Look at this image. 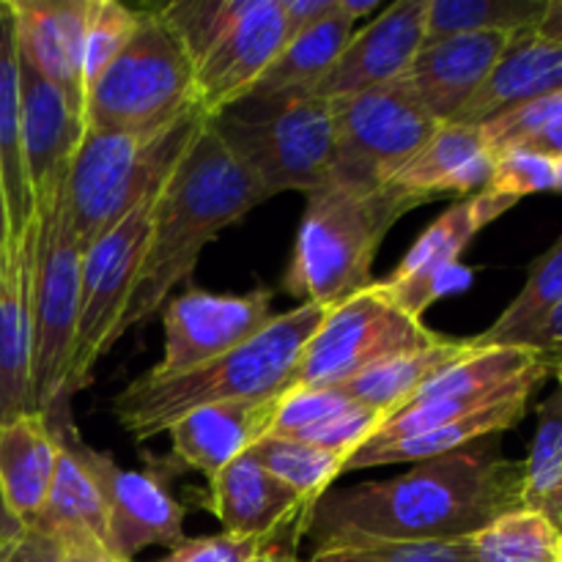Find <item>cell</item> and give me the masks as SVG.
Masks as SVG:
<instances>
[{
  "mask_svg": "<svg viewBox=\"0 0 562 562\" xmlns=\"http://www.w3.org/2000/svg\"><path fill=\"white\" fill-rule=\"evenodd\" d=\"M280 395L201 406L168 428L173 439V459L184 470L217 475L223 467L269 437Z\"/></svg>",
  "mask_w": 562,
  "mask_h": 562,
  "instance_id": "obj_21",
  "label": "cell"
},
{
  "mask_svg": "<svg viewBox=\"0 0 562 562\" xmlns=\"http://www.w3.org/2000/svg\"><path fill=\"white\" fill-rule=\"evenodd\" d=\"M206 505L220 519L223 532L250 538L274 536L311 508L278 477L269 475L250 453H241L209 477Z\"/></svg>",
  "mask_w": 562,
  "mask_h": 562,
  "instance_id": "obj_22",
  "label": "cell"
},
{
  "mask_svg": "<svg viewBox=\"0 0 562 562\" xmlns=\"http://www.w3.org/2000/svg\"><path fill=\"white\" fill-rule=\"evenodd\" d=\"M0 170H3L5 206L11 239L33 223V201L22 159V88L16 20L11 0H0Z\"/></svg>",
  "mask_w": 562,
  "mask_h": 562,
  "instance_id": "obj_28",
  "label": "cell"
},
{
  "mask_svg": "<svg viewBox=\"0 0 562 562\" xmlns=\"http://www.w3.org/2000/svg\"><path fill=\"white\" fill-rule=\"evenodd\" d=\"M269 289L247 294H209L187 289L162 307L165 355L151 376H176L217 360L256 338L274 318Z\"/></svg>",
  "mask_w": 562,
  "mask_h": 562,
  "instance_id": "obj_13",
  "label": "cell"
},
{
  "mask_svg": "<svg viewBox=\"0 0 562 562\" xmlns=\"http://www.w3.org/2000/svg\"><path fill=\"white\" fill-rule=\"evenodd\" d=\"M562 302V236L536 258L525 285L497 322L472 338L475 346H525L543 318Z\"/></svg>",
  "mask_w": 562,
  "mask_h": 562,
  "instance_id": "obj_32",
  "label": "cell"
},
{
  "mask_svg": "<svg viewBox=\"0 0 562 562\" xmlns=\"http://www.w3.org/2000/svg\"><path fill=\"white\" fill-rule=\"evenodd\" d=\"M263 201H269L263 187L209 119L154 203L124 333L162 311L170 291L195 272L203 247Z\"/></svg>",
  "mask_w": 562,
  "mask_h": 562,
  "instance_id": "obj_2",
  "label": "cell"
},
{
  "mask_svg": "<svg viewBox=\"0 0 562 562\" xmlns=\"http://www.w3.org/2000/svg\"><path fill=\"white\" fill-rule=\"evenodd\" d=\"M140 11L126 9L115 0H88L86 38H82V102L93 82L126 47L137 31Z\"/></svg>",
  "mask_w": 562,
  "mask_h": 562,
  "instance_id": "obj_38",
  "label": "cell"
},
{
  "mask_svg": "<svg viewBox=\"0 0 562 562\" xmlns=\"http://www.w3.org/2000/svg\"><path fill=\"white\" fill-rule=\"evenodd\" d=\"M351 36H355V22L335 9V14H329L327 20L283 44L278 58L263 71V77L256 82L247 99L272 104L294 97H307L327 77V71L333 69Z\"/></svg>",
  "mask_w": 562,
  "mask_h": 562,
  "instance_id": "obj_29",
  "label": "cell"
},
{
  "mask_svg": "<svg viewBox=\"0 0 562 562\" xmlns=\"http://www.w3.org/2000/svg\"><path fill=\"white\" fill-rule=\"evenodd\" d=\"M58 538L66 562H130L113 552L104 541L91 532H49Z\"/></svg>",
  "mask_w": 562,
  "mask_h": 562,
  "instance_id": "obj_46",
  "label": "cell"
},
{
  "mask_svg": "<svg viewBox=\"0 0 562 562\" xmlns=\"http://www.w3.org/2000/svg\"><path fill=\"white\" fill-rule=\"evenodd\" d=\"M554 190L562 192V157L554 159Z\"/></svg>",
  "mask_w": 562,
  "mask_h": 562,
  "instance_id": "obj_53",
  "label": "cell"
},
{
  "mask_svg": "<svg viewBox=\"0 0 562 562\" xmlns=\"http://www.w3.org/2000/svg\"><path fill=\"white\" fill-rule=\"evenodd\" d=\"M514 36L516 33L488 31L426 42L395 86L409 93L437 124H453Z\"/></svg>",
  "mask_w": 562,
  "mask_h": 562,
  "instance_id": "obj_17",
  "label": "cell"
},
{
  "mask_svg": "<svg viewBox=\"0 0 562 562\" xmlns=\"http://www.w3.org/2000/svg\"><path fill=\"white\" fill-rule=\"evenodd\" d=\"M31 280V404L53 417L64 406L80 305L82 247L71 231L66 195L47 217H36Z\"/></svg>",
  "mask_w": 562,
  "mask_h": 562,
  "instance_id": "obj_8",
  "label": "cell"
},
{
  "mask_svg": "<svg viewBox=\"0 0 562 562\" xmlns=\"http://www.w3.org/2000/svg\"><path fill=\"white\" fill-rule=\"evenodd\" d=\"M384 420L387 415L357 404L338 387H296L280 395L269 437L296 439L349 459Z\"/></svg>",
  "mask_w": 562,
  "mask_h": 562,
  "instance_id": "obj_23",
  "label": "cell"
},
{
  "mask_svg": "<svg viewBox=\"0 0 562 562\" xmlns=\"http://www.w3.org/2000/svg\"><path fill=\"white\" fill-rule=\"evenodd\" d=\"M543 9L547 0H428L426 42L464 33L532 31Z\"/></svg>",
  "mask_w": 562,
  "mask_h": 562,
  "instance_id": "obj_34",
  "label": "cell"
},
{
  "mask_svg": "<svg viewBox=\"0 0 562 562\" xmlns=\"http://www.w3.org/2000/svg\"><path fill=\"white\" fill-rule=\"evenodd\" d=\"M239 9L241 0H192V3L159 5L157 11L165 25L173 31V36L179 38L181 49L195 69L198 60L209 53L220 33L234 22Z\"/></svg>",
  "mask_w": 562,
  "mask_h": 562,
  "instance_id": "obj_39",
  "label": "cell"
},
{
  "mask_svg": "<svg viewBox=\"0 0 562 562\" xmlns=\"http://www.w3.org/2000/svg\"><path fill=\"white\" fill-rule=\"evenodd\" d=\"M558 562H562V547H560V554H558Z\"/></svg>",
  "mask_w": 562,
  "mask_h": 562,
  "instance_id": "obj_54",
  "label": "cell"
},
{
  "mask_svg": "<svg viewBox=\"0 0 562 562\" xmlns=\"http://www.w3.org/2000/svg\"><path fill=\"white\" fill-rule=\"evenodd\" d=\"M376 9H379L376 0H362V3H357V0H338V11L344 16H349L351 22H360L362 16H368Z\"/></svg>",
  "mask_w": 562,
  "mask_h": 562,
  "instance_id": "obj_50",
  "label": "cell"
},
{
  "mask_svg": "<svg viewBox=\"0 0 562 562\" xmlns=\"http://www.w3.org/2000/svg\"><path fill=\"white\" fill-rule=\"evenodd\" d=\"M20 530H22V521L11 514L9 505H5L3 492H0V543L9 541V538H14Z\"/></svg>",
  "mask_w": 562,
  "mask_h": 562,
  "instance_id": "obj_51",
  "label": "cell"
},
{
  "mask_svg": "<svg viewBox=\"0 0 562 562\" xmlns=\"http://www.w3.org/2000/svg\"><path fill=\"white\" fill-rule=\"evenodd\" d=\"M58 450L53 420L42 412L0 423V492L22 525H31L44 508Z\"/></svg>",
  "mask_w": 562,
  "mask_h": 562,
  "instance_id": "obj_26",
  "label": "cell"
},
{
  "mask_svg": "<svg viewBox=\"0 0 562 562\" xmlns=\"http://www.w3.org/2000/svg\"><path fill=\"white\" fill-rule=\"evenodd\" d=\"M335 102V162L327 184L382 190L415 159L442 124L395 82Z\"/></svg>",
  "mask_w": 562,
  "mask_h": 562,
  "instance_id": "obj_11",
  "label": "cell"
},
{
  "mask_svg": "<svg viewBox=\"0 0 562 562\" xmlns=\"http://www.w3.org/2000/svg\"><path fill=\"white\" fill-rule=\"evenodd\" d=\"M60 445L77 456L102 497L108 541L119 558L130 560L148 547L176 549L184 541V505L148 472L119 467L110 453L88 448L71 426L55 428Z\"/></svg>",
  "mask_w": 562,
  "mask_h": 562,
  "instance_id": "obj_12",
  "label": "cell"
},
{
  "mask_svg": "<svg viewBox=\"0 0 562 562\" xmlns=\"http://www.w3.org/2000/svg\"><path fill=\"white\" fill-rule=\"evenodd\" d=\"M488 192L521 201L532 192L554 190V159L527 148H505L494 157V173L486 184Z\"/></svg>",
  "mask_w": 562,
  "mask_h": 562,
  "instance_id": "obj_40",
  "label": "cell"
},
{
  "mask_svg": "<svg viewBox=\"0 0 562 562\" xmlns=\"http://www.w3.org/2000/svg\"><path fill=\"white\" fill-rule=\"evenodd\" d=\"M285 44L280 0H241L239 14L195 64V108L206 119L247 99Z\"/></svg>",
  "mask_w": 562,
  "mask_h": 562,
  "instance_id": "obj_15",
  "label": "cell"
},
{
  "mask_svg": "<svg viewBox=\"0 0 562 562\" xmlns=\"http://www.w3.org/2000/svg\"><path fill=\"white\" fill-rule=\"evenodd\" d=\"M291 525H294V521H291ZM280 536H283V530H280L274 538H269V541L263 543V547L258 549V552L252 554V558L247 560V562H296L294 547H296V538H300V536L291 538L289 543L280 541Z\"/></svg>",
  "mask_w": 562,
  "mask_h": 562,
  "instance_id": "obj_48",
  "label": "cell"
},
{
  "mask_svg": "<svg viewBox=\"0 0 562 562\" xmlns=\"http://www.w3.org/2000/svg\"><path fill=\"white\" fill-rule=\"evenodd\" d=\"M278 536V532H274ZM269 536V538H274ZM269 538L234 536V532H220V536L190 538L181 541L173 552L159 562H247Z\"/></svg>",
  "mask_w": 562,
  "mask_h": 562,
  "instance_id": "obj_42",
  "label": "cell"
},
{
  "mask_svg": "<svg viewBox=\"0 0 562 562\" xmlns=\"http://www.w3.org/2000/svg\"><path fill=\"white\" fill-rule=\"evenodd\" d=\"M475 562H558L562 532L547 516L516 508L470 536Z\"/></svg>",
  "mask_w": 562,
  "mask_h": 562,
  "instance_id": "obj_36",
  "label": "cell"
},
{
  "mask_svg": "<svg viewBox=\"0 0 562 562\" xmlns=\"http://www.w3.org/2000/svg\"><path fill=\"white\" fill-rule=\"evenodd\" d=\"M494 157L481 126L442 124L431 140L415 154L409 165L395 176L393 184L426 195H475L486 190L494 173Z\"/></svg>",
  "mask_w": 562,
  "mask_h": 562,
  "instance_id": "obj_25",
  "label": "cell"
},
{
  "mask_svg": "<svg viewBox=\"0 0 562 562\" xmlns=\"http://www.w3.org/2000/svg\"><path fill=\"white\" fill-rule=\"evenodd\" d=\"M212 121L269 198L311 195L329 181L338 140L333 99L307 93L272 102L258 119L223 113Z\"/></svg>",
  "mask_w": 562,
  "mask_h": 562,
  "instance_id": "obj_7",
  "label": "cell"
},
{
  "mask_svg": "<svg viewBox=\"0 0 562 562\" xmlns=\"http://www.w3.org/2000/svg\"><path fill=\"white\" fill-rule=\"evenodd\" d=\"M0 562H66L58 538L38 527L22 525L14 538L0 543Z\"/></svg>",
  "mask_w": 562,
  "mask_h": 562,
  "instance_id": "obj_43",
  "label": "cell"
},
{
  "mask_svg": "<svg viewBox=\"0 0 562 562\" xmlns=\"http://www.w3.org/2000/svg\"><path fill=\"white\" fill-rule=\"evenodd\" d=\"M22 88V159L33 217H47L66 195L71 157L80 143L82 124L64 93L49 86L20 55Z\"/></svg>",
  "mask_w": 562,
  "mask_h": 562,
  "instance_id": "obj_16",
  "label": "cell"
},
{
  "mask_svg": "<svg viewBox=\"0 0 562 562\" xmlns=\"http://www.w3.org/2000/svg\"><path fill=\"white\" fill-rule=\"evenodd\" d=\"M521 508L547 516L562 532V379L538 406V426L521 461Z\"/></svg>",
  "mask_w": 562,
  "mask_h": 562,
  "instance_id": "obj_31",
  "label": "cell"
},
{
  "mask_svg": "<svg viewBox=\"0 0 562 562\" xmlns=\"http://www.w3.org/2000/svg\"><path fill=\"white\" fill-rule=\"evenodd\" d=\"M521 508V464L492 437L390 481L327 492L307 516L316 547L344 541H459Z\"/></svg>",
  "mask_w": 562,
  "mask_h": 562,
  "instance_id": "obj_1",
  "label": "cell"
},
{
  "mask_svg": "<svg viewBox=\"0 0 562 562\" xmlns=\"http://www.w3.org/2000/svg\"><path fill=\"white\" fill-rule=\"evenodd\" d=\"M329 311L333 305L305 302L285 313H274L272 322L256 338L206 366L176 376L143 373L115 395L110 409L135 442H148L159 434H168L176 420L201 406L285 393L302 349Z\"/></svg>",
  "mask_w": 562,
  "mask_h": 562,
  "instance_id": "obj_3",
  "label": "cell"
},
{
  "mask_svg": "<svg viewBox=\"0 0 562 562\" xmlns=\"http://www.w3.org/2000/svg\"><path fill=\"white\" fill-rule=\"evenodd\" d=\"M558 119H562V91L530 99V102L519 104V108L508 110V113L481 124V132L483 137H486L488 148L497 154L505 151V148L519 146V143H525L527 137L547 130V126Z\"/></svg>",
  "mask_w": 562,
  "mask_h": 562,
  "instance_id": "obj_41",
  "label": "cell"
},
{
  "mask_svg": "<svg viewBox=\"0 0 562 562\" xmlns=\"http://www.w3.org/2000/svg\"><path fill=\"white\" fill-rule=\"evenodd\" d=\"M472 349H475L472 338H448V335H442L431 346H423V349H412L404 351V355L390 357V360H382L379 366L362 371L360 376L338 384V390H344L357 404L371 406V409L390 417L398 409H404L412 401V395L428 379L437 376L442 368H448L459 357L470 355Z\"/></svg>",
  "mask_w": 562,
  "mask_h": 562,
  "instance_id": "obj_30",
  "label": "cell"
},
{
  "mask_svg": "<svg viewBox=\"0 0 562 562\" xmlns=\"http://www.w3.org/2000/svg\"><path fill=\"white\" fill-rule=\"evenodd\" d=\"M305 562H475L470 538L459 541H344L316 547Z\"/></svg>",
  "mask_w": 562,
  "mask_h": 562,
  "instance_id": "obj_37",
  "label": "cell"
},
{
  "mask_svg": "<svg viewBox=\"0 0 562 562\" xmlns=\"http://www.w3.org/2000/svg\"><path fill=\"white\" fill-rule=\"evenodd\" d=\"M190 58L157 9L140 22L113 64L88 88L82 130L154 132L195 108Z\"/></svg>",
  "mask_w": 562,
  "mask_h": 562,
  "instance_id": "obj_6",
  "label": "cell"
},
{
  "mask_svg": "<svg viewBox=\"0 0 562 562\" xmlns=\"http://www.w3.org/2000/svg\"><path fill=\"white\" fill-rule=\"evenodd\" d=\"M514 148H527V151L543 154V157H549V159H560L562 157V119L552 121L547 130H541L538 135L527 137L525 143H519V146H514Z\"/></svg>",
  "mask_w": 562,
  "mask_h": 562,
  "instance_id": "obj_47",
  "label": "cell"
},
{
  "mask_svg": "<svg viewBox=\"0 0 562 562\" xmlns=\"http://www.w3.org/2000/svg\"><path fill=\"white\" fill-rule=\"evenodd\" d=\"M159 190L143 198L108 234L99 236L82 252L77 333L64 387V404L91 384L93 368L124 335L126 305H130L132 289H135Z\"/></svg>",
  "mask_w": 562,
  "mask_h": 562,
  "instance_id": "obj_10",
  "label": "cell"
},
{
  "mask_svg": "<svg viewBox=\"0 0 562 562\" xmlns=\"http://www.w3.org/2000/svg\"><path fill=\"white\" fill-rule=\"evenodd\" d=\"M516 203L519 201H514V198L494 195L488 190L461 198L442 217L434 220L423 231L420 239L404 256V261L395 267V272L379 280L382 289L409 316L423 318L431 302H437L448 291L461 289L470 280V274L461 272L459 267L461 252L488 223L503 217Z\"/></svg>",
  "mask_w": 562,
  "mask_h": 562,
  "instance_id": "obj_14",
  "label": "cell"
},
{
  "mask_svg": "<svg viewBox=\"0 0 562 562\" xmlns=\"http://www.w3.org/2000/svg\"><path fill=\"white\" fill-rule=\"evenodd\" d=\"M532 393L510 395V398L497 401V404L477 409L472 415L461 417V420L439 426L434 431L417 434V437L393 439V442H366L360 450L346 459L344 472L355 470H371V467H387V464H423V461L439 459V456L456 453V450L475 445L481 439L503 434L514 428L521 417L527 415V404H530Z\"/></svg>",
  "mask_w": 562,
  "mask_h": 562,
  "instance_id": "obj_27",
  "label": "cell"
},
{
  "mask_svg": "<svg viewBox=\"0 0 562 562\" xmlns=\"http://www.w3.org/2000/svg\"><path fill=\"white\" fill-rule=\"evenodd\" d=\"M527 349L536 351L538 360L549 368V373L562 368V302L543 318L541 327L527 338Z\"/></svg>",
  "mask_w": 562,
  "mask_h": 562,
  "instance_id": "obj_45",
  "label": "cell"
},
{
  "mask_svg": "<svg viewBox=\"0 0 562 562\" xmlns=\"http://www.w3.org/2000/svg\"><path fill=\"white\" fill-rule=\"evenodd\" d=\"M38 223L0 250V423L33 412L31 280Z\"/></svg>",
  "mask_w": 562,
  "mask_h": 562,
  "instance_id": "obj_19",
  "label": "cell"
},
{
  "mask_svg": "<svg viewBox=\"0 0 562 562\" xmlns=\"http://www.w3.org/2000/svg\"><path fill=\"white\" fill-rule=\"evenodd\" d=\"M247 453L311 508L329 492L335 477L344 475L346 464V456L283 437L261 439Z\"/></svg>",
  "mask_w": 562,
  "mask_h": 562,
  "instance_id": "obj_35",
  "label": "cell"
},
{
  "mask_svg": "<svg viewBox=\"0 0 562 562\" xmlns=\"http://www.w3.org/2000/svg\"><path fill=\"white\" fill-rule=\"evenodd\" d=\"M206 121L190 108L154 132L82 130L66 181V209L82 252L165 184Z\"/></svg>",
  "mask_w": 562,
  "mask_h": 562,
  "instance_id": "obj_5",
  "label": "cell"
},
{
  "mask_svg": "<svg viewBox=\"0 0 562 562\" xmlns=\"http://www.w3.org/2000/svg\"><path fill=\"white\" fill-rule=\"evenodd\" d=\"M428 201L398 184L371 192L318 187L307 195L283 289L300 305H335L366 289L384 236L406 212Z\"/></svg>",
  "mask_w": 562,
  "mask_h": 562,
  "instance_id": "obj_4",
  "label": "cell"
},
{
  "mask_svg": "<svg viewBox=\"0 0 562 562\" xmlns=\"http://www.w3.org/2000/svg\"><path fill=\"white\" fill-rule=\"evenodd\" d=\"M11 225H9V206H5V187H3V170H0V250L9 245Z\"/></svg>",
  "mask_w": 562,
  "mask_h": 562,
  "instance_id": "obj_52",
  "label": "cell"
},
{
  "mask_svg": "<svg viewBox=\"0 0 562 562\" xmlns=\"http://www.w3.org/2000/svg\"><path fill=\"white\" fill-rule=\"evenodd\" d=\"M11 9L22 60L64 93L82 124V38L88 0H11Z\"/></svg>",
  "mask_w": 562,
  "mask_h": 562,
  "instance_id": "obj_20",
  "label": "cell"
},
{
  "mask_svg": "<svg viewBox=\"0 0 562 562\" xmlns=\"http://www.w3.org/2000/svg\"><path fill=\"white\" fill-rule=\"evenodd\" d=\"M442 335L409 316L379 280L335 302L296 360L291 387H338L404 351L423 349ZM285 390V393H289Z\"/></svg>",
  "mask_w": 562,
  "mask_h": 562,
  "instance_id": "obj_9",
  "label": "cell"
},
{
  "mask_svg": "<svg viewBox=\"0 0 562 562\" xmlns=\"http://www.w3.org/2000/svg\"><path fill=\"white\" fill-rule=\"evenodd\" d=\"M426 3L428 0H398L387 5L368 27L349 38L313 93L346 99L398 80L426 44Z\"/></svg>",
  "mask_w": 562,
  "mask_h": 562,
  "instance_id": "obj_18",
  "label": "cell"
},
{
  "mask_svg": "<svg viewBox=\"0 0 562 562\" xmlns=\"http://www.w3.org/2000/svg\"><path fill=\"white\" fill-rule=\"evenodd\" d=\"M58 464H55L47 499L31 527L44 532H91L110 547L97 483L66 445L58 442Z\"/></svg>",
  "mask_w": 562,
  "mask_h": 562,
  "instance_id": "obj_33",
  "label": "cell"
},
{
  "mask_svg": "<svg viewBox=\"0 0 562 562\" xmlns=\"http://www.w3.org/2000/svg\"><path fill=\"white\" fill-rule=\"evenodd\" d=\"M532 33L541 38H547V42L562 44V0H547L543 16L538 20V25L532 27Z\"/></svg>",
  "mask_w": 562,
  "mask_h": 562,
  "instance_id": "obj_49",
  "label": "cell"
},
{
  "mask_svg": "<svg viewBox=\"0 0 562 562\" xmlns=\"http://www.w3.org/2000/svg\"><path fill=\"white\" fill-rule=\"evenodd\" d=\"M554 91H562V44L521 31L510 38L503 58L453 124L481 126L530 99Z\"/></svg>",
  "mask_w": 562,
  "mask_h": 562,
  "instance_id": "obj_24",
  "label": "cell"
},
{
  "mask_svg": "<svg viewBox=\"0 0 562 562\" xmlns=\"http://www.w3.org/2000/svg\"><path fill=\"white\" fill-rule=\"evenodd\" d=\"M280 9H283L285 22V42H291L300 33L311 31L313 25L327 20L329 14H335L338 0H280Z\"/></svg>",
  "mask_w": 562,
  "mask_h": 562,
  "instance_id": "obj_44",
  "label": "cell"
}]
</instances>
